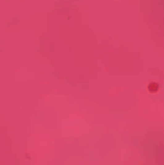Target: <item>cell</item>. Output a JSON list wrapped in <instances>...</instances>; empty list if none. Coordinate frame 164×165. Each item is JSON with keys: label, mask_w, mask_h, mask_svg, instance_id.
Here are the masks:
<instances>
[{"label": "cell", "mask_w": 164, "mask_h": 165, "mask_svg": "<svg viewBox=\"0 0 164 165\" xmlns=\"http://www.w3.org/2000/svg\"><path fill=\"white\" fill-rule=\"evenodd\" d=\"M159 86L158 84L155 83H151L148 85V89L152 93H155L158 90Z\"/></svg>", "instance_id": "obj_1"}]
</instances>
